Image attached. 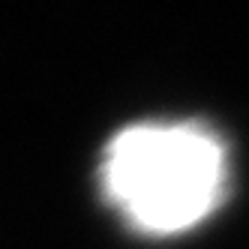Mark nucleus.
I'll return each instance as SVG.
<instances>
[{"label": "nucleus", "instance_id": "nucleus-1", "mask_svg": "<svg viewBox=\"0 0 249 249\" xmlns=\"http://www.w3.org/2000/svg\"><path fill=\"white\" fill-rule=\"evenodd\" d=\"M102 183L138 228L153 234L183 231L222 198V144L195 123H141L108 144Z\"/></svg>", "mask_w": 249, "mask_h": 249}]
</instances>
